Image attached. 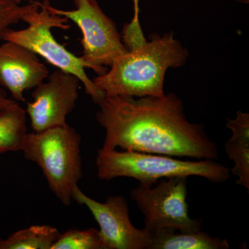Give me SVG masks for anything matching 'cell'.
<instances>
[{
	"label": "cell",
	"instance_id": "obj_1",
	"mask_svg": "<svg viewBox=\"0 0 249 249\" xmlns=\"http://www.w3.org/2000/svg\"><path fill=\"white\" fill-rule=\"evenodd\" d=\"M98 106L96 121L106 130L102 148L198 160L218 157L217 144L202 124L188 120L176 93L160 98L105 96Z\"/></svg>",
	"mask_w": 249,
	"mask_h": 249
},
{
	"label": "cell",
	"instance_id": "obj_2",
	"mask_svg": "<svg viewBox=\"0 0 249 249\" xmlns=\"http://www.w3.org/2000/svg\"><path fill=\"white\" fill-rule=\"evenodd\" d=\"M150 41L116 58L93 82L105 96L142 98L165 96L167 70L186 63L189 54L173 32L151 35Z\"/></svg>",
	"mask_w": 249,
	"mask_h": 249
},
{
	"label": "cell",
	"instance_id": "obj_3",
	"mask_svg": "<svg viewBox=\"0 0 249 249\" xmlns=\"http://www.w3.org/2000/svg\"><path fill=\"white\" fill-rule=\"evenodd\" d=\"M96 165L101 180L132 178L145 186H154L162 178L179 176L199 177L216 183L231 178L229 168L214 160L192 161L170 156L102 147L98 150Z\"/></svg>",
	"mask_w": 249,
	"mask_h": 249
},
{
	"label": "cell",
	"instance_id": "obj_4",
	"mask_svg": "<svg viewBox=\"0 0 249 249\" xmlns=\"http://www.w3.org/2000/svg\"><path fill=\"white\" fill-rule=\"evenodd\" d=\"M81 137L68 124L27 133L22 147L26 160L42 170L49 188L65 206L71 204L72 191L83 177Z\"/></svg>",
	"mask_w": 249,
	"mask_h": 249
},
{
	"label": "cell",
	"instance_id": "obj_5",
	"mask_svg": "<svg viewBox=\"0 0 249 249\" xmlns=\"http://www.w3.org/2000/svg\"><path fill=\"white\" fill-rule=\"evenodd\" d=\"M66 18L50 12L43 2L34 1V6L23 18L28 26L20 30L9 29L3 40L9 41L25 47L58 70L74 75L84 86L86 93L93 102L98 104L105 97L85 71V65L80 57L76 56L53 37V28L68 30L70 25Z\"/></svg>",
	"mask_w": 249,
	"mask_h": 249
},
{
	"label": "cell",
	"instance_id": "obj_6",
	"mask_svg": "<svg viewBox=\"0 0 249 249\" xmlns=\"http://www.w3.org/2000/svg\"><path fill=\"white\" fill-rule=\"evenodd\" d=\"M76 9L67 11L53 7L48 0L50 12L66 18L78 26L82 32L83 55L86 69L101 75L107 71L116 58L127 52L115 22L100 7L97 0H75Z\"/></svg>",
	"mask_w": 249,
	"mask_h": 249
},
{
	"label": "cell",
	"instance_id": "obj_7",
	"mask_svg": "<svg viewBox=\"0 0 249 249\" xmlns=\"http://www.w3.org/2000/svg\"><path fill=\"white\" fill-rule=\"evenodd\" d=\"M188 177L160 180L154 186L139 184L130 192L131 199L144 216V229L150 234L201 230V223L188 214Z\"/></svg>",
	"mask_w": 249,
	"mask_h": 249
},
{
	"label": "cell",
	"instance_id": "obj_8",
	"mask_svg": "<svg viewBox=\"0 0 249 249\" xmlns=\"http://www.w3.org/2000/svg\"><path fill=\"white\" fill-rule=\"evenodd\" d=\"M72 200L84 205L91 212L99 226L104 249H150L151 234L132 224L124 196H110L100 202L85 195L76 185L72 191Z\"/></svg>",
	"mask_w": 249,
	"mask_h": 249
},
{
	"label": "cell",
	"instance_id": "obj_9",
	"mask_svg": "<svg viewBox=\"0 0 249 249\" xmlns=\"http://www.w3.org/2000/svg\"><path fill=\"white\" fill-rule=\"evenodd\" d=\"M80 80L58 70L34 88L33 101L28 102L26 113L34 132L65 125L67 117L76 107L79 97Z\"/></svg>",
	"mask_w": 249,
	"mask_h": 249
},
{
	"label": "cell",
	"instance_id": "obj_10",
	"mask_svg": "<svg viewBox=\"0 0 249 249\" xmlns=\"http://www.w3.org/2000/svg\"><path fill=\"white\" fill-rule=\"evenodd\" d=\"M49 75L47 66L29 49L9 41L0 44V87L16 102H24V92Z\"/></svg>",
	"mask_w": 249,
	"mask_h": 249
},
{
	"label": "cell",
	"instance_id": "obj_11",
	"mask_svg": "<svg viewBox=\"0 0 249 249\" xmlns=\"http://www.w3.org/2000/svg\"><path fill=\"white\" fill-rule=\"evenodd\" d=\"M226 127L232 132L224 150L234 163L230 173L237 177L236 184L249 191V114L238 111L235 119H228Z\"/></svg>",
	"mask_w": 249,
	"mask_h": 249
},
{
	"label": "cell",
	"instance_id": "obj_12",
	"mask_svg": "<svg viewBox=\"0 0 249 249\" xmlns=\"http://www.w3.org/2000/svg\"><path fill=\"white\" fill-rule=\"evenodd\" d=\"M227 239L213 237L201 230L165 231L151 234L150 249H229Z\"/></svg>",
	"mask_w": 249,
	"mask_h": 249
},
{
	"label": "cell",
	"instance_id": "obj_13",
	"mask_svg": "<svg viewBox=\"0 0 249 249\" xmlns=\"http://www.w3.org/2000/svg\"><path fill=\"white\" fill-rule=\"evenodd\" d=\"M27 133V113L19 103L0 110V153L21 151Z\"/></svg>",
	"mask_w": 249,
	"mask_h": 249
},
{
	"label": "cell",
	"instance_id": "obj_14",
	"mask_svg": "<svg viewBox=\"0 0 249 249\" xmlns=\"http://www.w3.org/2000/svg\"><path fill=\"white\" fill-rule=\"evenodd\" d=\"M60 235L52 226H31L0 239V249H52Z\"/></svg>",
	"mask_w": 249,
	"mask_h": 249
},
{
	"label": "cell",
	"instance_id": "obj_15",
	"mask_svg": "<svg viewBox=\"0 0 249 249\" xmlns=\"http://www.w3.org/2000/svg\"><path fill=\"white\" fill-rule=\"evenodd\" d=\"M52 249H104L99 231L94 228L71 229L60 233Z\"/></svg>",
	"mask_w": 249,
	"mask_h": 249
},
{
	"label": "cell",
	"instance_id": "obj_16",
	"mask_svg": "<svg viewBox=\"0 0 249 249\" xmlns=\"http://www.w3.org/2000/svg\"><path fill=\"white\" fill-rule=\"evenodd\" d=\"M34 4L33 1L22 6L14 0H0V41L3 40L5 33L13 25L23 22V18Z\"/></svg>",
	"mask_w": 249,
	"mask_h": 249
},
{
	"label": "cell",
	"instance_id": "obj_17",
	"mask_svg": "<svg viewBox=\"0 0 249 249\" xmlns=\"http://www.w3.org/2000/svg\"><path fill=\"white\" fill-rule=\"evenodd\" d=\"M134 3V17L129 24H126L123 29V42L128 49L136 48L146 42L144 37L140 22H139V1L140 0H132Z\"/></svg>",
	"mask_w": 249,
	"mask_h": 249
},
{
	"label": "cell",
	"instance_id": "obj_18",
	"mask_svg": "<svg viewBox=\"0 0 249 249\" xmlns=\"http://www.w3.org/2000/svg\"><path fill=\"white\" fill-rule=\"evenodd\" d=\"M16 103L12 98L9 97L7 91L0 87V110L11 107Z\"/></svg>",
	"mask_w": 249,
	"mask_h": 249
},
{
	"label": "cell",
	"instance_id": "obj_19",
	"mask_svg": "<svg viewBox=\"0 0 249 249\" xmlns=\"http://www.w3.org/2000/svg\"><path fill=\"white\" fill-rule=\"evenodd\" d=\"M15 1H16V2L19 3V4H20L21 1H22V0H14Z\"/></svg>",
	"mask_w": 249,
	"mask_h": 249
}]
</instances>
